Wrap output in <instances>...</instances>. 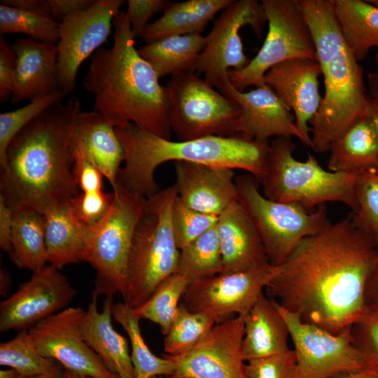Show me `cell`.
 <instances>
[{
    "instance_id": "obj_1",
    "label": "cell",
    "mask_w": 378,
    "mask_h": 378,
    "mask_svg": "<svg viewBox=\"0 0 378 378\" xmlns=\"http://www.w3.org/2000/svg\"><path fill=\"white\" fill-rule=\"evenodd\" d=\"M377 255L378 246L349 215L304 239L265 290L302 322L337 334L363 314Z\"/></svg>"
},
{
    "instance_id": "obj_2",
    "label": "cell",
    "mask_w": 378,
    "mask_h": 378,
    "mask_svg": "<svg viewBox=\"0 0 378 378\" xmlns=\"http://www.w3.org/2000/svg\"><path fill=\"white\" fill-rule=\"evenodd\" d=\"M81 111L76 97L48 108L11 141L0 174V195L13 211L43 214L78 194L73 167L75 129Z\"/></svg>"
},
{
    "instance_id": "obj_3",
    "label": "cell",
    "mask_w": 378,
    "mask_h": 378,
    "mask_svg": "<svg viewBox=\"0 0 378 378\" xmlns=\"http://www.w3.org/2000/svg\"><path fill=\"white\" fill-rule=\"evenodd\" d=\"M113 43L99 48L83 79V88L94 97V108L113 127L134 123L170 139V103L167 86L159 83L152 66L135 48L125 12L113 21Z\"/></svg>"
},
{
    "instance_id": "obj_4",
    "label": "cell",
    "mask_w": 378,
    "mask_h": 378,
    "mask_svg": "<svg viewBox=\"0 0 378 378\" xmlns=\"http://www.w3.org/2000/svg\"><path fill=\"white\" fill-rule=\"evenodd\" d=\"M297 3L313 38L323 76L324 95L309 125L310 147L324 153L350 126L367 116L369 95L363 69L340 31L333 0Z\"/></svg>"
},
{
    "instance_id": "obj_5",
    "label": "cell",
    "mask_w": 378,
    "mask_h": 378,
    "mask_svg": "<svg viewBox=\"0 0 378 378\" xmlns=\"http://www.w3.org/2000/svg\"><path fill=\"white\" fill-rule=\"evenodd\" d=\"M124 152L125 161L116 185L148 198L160 189L156 169L169 162H188L213 167L241 169L259 182L264 175L270 143L243 136H206L189 141L160 137L134 123L115 127Z\"/></svg>"
},
{
    "instance_id": "obj_6",
    "label": "cell",
    "mask_w": 378,
    "mask_h": 378,
    "mask_svg": "<svg viewBox=\"0 0 378 378\" xmlns=\"http://www.w3.org/2000/svg\"><path fill=\"white\" fill-rule=\"evenodd\" d=\"M290 138L276 137L270 143L265 171L258 182L267 198L298 203L309 210L327 202H340L354 212V187L360 173H340L325 169L312 154L304 161L295 158Z\"/></svg>"
},
{
    "instance_id": "obj_7",
    "label": "cell",
    "mask_w": 378,
    "mask_h": 378,
    "mask_svg": "<svg viewBox=\"0 0 378 378\" xmlns=\"http://www.w3.org/2000/svg\"><path fill=\"white\" fill-rule=\"evenodd\" d=\"M178 192L175 184L146 198L133 237L123 302L136 308L166 278L178 273L180 250L174 236L172 214Z\"/></svg>"
},
{
    "instance_id": "obj_8",
    "label": "cell",
    "mask_w": 378,
    "mask_h": 378,
    "mask_svg": "<svg viewBox=\"0 0 378 378\" xmlns=\"http://www.w3.org/2000/svg\"><path fill=\"white\" fill-rule=\"evenodd\" d=\"M102 220L88 228L84 261L95 270L92 296L125 294L130 248L146 198L117 184Z\"/></svg>"
},
{
    "instance_id": "obj_9",
    "label": "cell",
    "mask_w": 378,
    "mask_h": 378,
    "mask_svg": "<svg viewBox=\"0 0 378 378\" xmlns=\"http://www.w3.org/2000/svg\"><path fill=\"white\" fill-rule=\"evenodd\" d=\"M235 183L237 201L251 218L274 266H280L304 239L330 222L325 204L309 210L298 203L271 200L248 173L237 176Z\"/></svg>"
},
{
    "instance_id": "obj_10",
    "label": "cell",
    "mask_w": 378,
    "mask_h": 378,
    "mask_svg": "<svg viewBox=\"0 0 378 378\" xmlns=\"http://www.w3.org/2000/svg\"><path fill=\"white\" fill-rule=\"evenodd\" d=\"M166 86L172 130L179 141L211 136H243L242 111L239 105L195 72L174 75Z\"/></svg>"
},
{
    "instance_id": "obj_11",
    "label": "cell",
    "mask_w": 378,
    "mask_h": 378,
    "mask_svg": "<svg viewBox=\"0 0 378 378\" xmlns=\"http://www.w3.org/2000/svg\"><path fill=\"white\" fill-rule=\"evenodd\" d=\"M268 31L262 46L248 64L229 70L228 78L237 90L259 87L265 74L275 65L295 58L316 60L313 38L297 0H262Z\"/></svg>"
},
{
    "instance_id": "obj_12",
    "label": "cell",
    "mask_w": 378,
    "mask_h": 378,
    "mask_svg": "<svg viewBox=\"0 0 378 378\" xmlns=\"http://www.w3.org/2000/svg\"><path fill=\"white\" fill-rule=\"evenodd\" d=\"M267 22L261 2L233 0L222 10L206 36L194 71L203 74L204 79L219 90L229 80V70H241L250 62L244 51L240 29L249 25L260 38Z\"/></svg>"
},
{
    "instance_id": "obj_13",
    "label": "cell",
    "mask_w": 378,
    "mask_h": 378,
    "mask_svg": "<svg viewBox=\"0 0 378 378\" xmlns=\"http://www.w3.org/2000/svg\"><path fill=\"white\" fill-rule=\"evenodd\" d=\"M276 304L293 344L295 378H331L341 372L367 369L363 356L354 343L351 326L333 334L302 322L298 315Z\"/></svg>"
},
{
    "instance_id": "obj_14",
    "label": "cell",
    "mask_w": 378,
    "mask_h": 378,
    "mask_svg": "<svg viewBox=\"0 0 378 378\" xmlns=\"http://www.w3.org/2000/svg\"><path fill=\"white\" fill-rule=\"evenodd\" d=\"M279 271V266L268 262L197 280L188 284L181 303L192 312L209 316L216 323L244 316Z\"/></svg>"
},
{
    "instance_id": "obj_15",
    "label": "cell",
    "mask_w": 378,
    "mask_h": 378,
    "mask_svg": "<svg viewBox=\"0 0 378 378\" xmlns=\"http://www.w3.org/2000/svg\"><path fill=\"white\" fill-rule=\"evenodd\" d=\"M123 0H97L89 8L59 22L57 66L59 90L66 95L76 87L79 67L104 43Z\"/></svg>"
},
{
    "instance_id": "obj_16",
    "label": "cell",
    "mask_w": 378,
    "mask_h": 378,
    "mask_svg": "<svg viewBox=\"0 0 378 378\" xmlns=\"http://www.w3.org/2000/svg\"><path fill=\"white\" fill-rule=\"evenodd\" d=\"M85 311L67 307L30 328L29 333L38 351L66 370L92 378H119L85 341L80 323Z\"/></svg>"
},
{
    "instance_id": "obj_17",
    "label": "cell",
    "mask_w": 378,
    "mask_h": 378,
    "mask_svg": "<svg viewBox=\"0 0 378 378\" xmlns=\"http://www.w3.org/2000/svg\"><path fill=\"white\" fill-rule=\"evenodd\" d=\"M244 316L216 323L190 350L170 356L175 364L172 378H247L241 352Z\"/></svg>"
},
{
    "instance_id": "obj_18",
    "label": "cell",
    "mask_w": 378,
    "mask_h": 378,
    "mask_svg": "<svg viewBox=\"0 0 378 378\" xmlns=\"http://www.w3.org/2000/svg\"><path fill=\"white\" fill-rule=\"evenodd\" d=\"M76 295V289L59 269L45 266L1 302L0 332L29 330L65 309Z\"/></svg>"
},
{
    "instance_id": "obj_19",
    "label": "cell",
    "mask_w": 378,
    "mask_h": 378,
    "mask_svg": "<svg viewBox=\"0 0 378 378\" xmlns=\"http://www.w3.org/2000/svg\"><path fill=\"white\" fill-rule=\"evenodd\" d=\"M321 75L317 60L295 58L272 67L263 78V83L291 110L304 144L309 147L312 144L309 123L322 101L318 80Z\"/></svg>"
},
{
    "instance_id": "obj_20",
    "label": "cell",
    "mask_w": 378,
    "mask_h": 378,
    "mask_svg": "<svg viewBox=\"0 0 378 378\" xmlns=\"http://www.w3.org/2000/svg\"><path fill=\"white\" fill-rule=\"evenodd\" d=\"M218 91L241 109L244 138L269 143L272 137L295 136L304 144L294 114L270 87L264 84L248 92L239 91L229 80Z\"/></svg>"
},
{
    "instance_id": "obj_21",
    "label": "cell",
    "mask_w": 378,
    "mask_h": 378,
    "mask_svg": "<svg viewBox=\"0 0 378 378\" xmlns=\"http://www.w3.org/2000/svg\"><path fill=\"white\" fill-rule=\"evenodd\" d=\"M178 199L188 207L219 216L237 201L234 170L188 162H174Z\"/></svg>"
},
{
    "instance_id": "obj_22",
    "label": "cell",
    "mask_w": 378,
    "mask_h": 378,
    "mask_svg": "<svg viewBox=\"0 0 378 378\" xmlns=\"http://www.w3.org/2000/svg\"><path fill=\"white\" fill-rule=\"evenodd\" d=\"M16 55V71L11 103L32 101L59 90L57 46L29 37L12 44Z\"/></svg>"
},
{
    "instance_id": "obj_23",
    "label": "cell",
    "mask_w": 378,
    "mask_h": 378,
    "mask_svg": "<svg viewBox=\"0 0 378 378\" xmlns=\"http://www.w3.org/2000/svg\"><path fill=\"white\" fill-rule=\"evenodd\" d=\"M216 228L222 255L221 273L244 271L269 262L255 226L238 201L218 216Z\"/></svg>"
},
{
    "instance_id": "obj_24",
    "label": "cell",
    "mask_w": 378,
    "mask_h": 378,
    "mask_svg": "<svg viewBox=\"0 0 378 378\" xmlns=\"http://www.w3.org/2000/svg\"><path fill=\"white\" fill-rule=\"evenodd\" d=\"M113 297H105L101 311L92 296L83 316L80 328L90 347L119 378H135L127 339L112 324Z\"/></svg>"
},
{
    "instance_id": "obj_25",
    "label": "cell",
    "mask_w": 378,
    "mask_h": 378,
    "mask_svg": "<svg viewBox=\"0 0 378 378\" xmlns=\"http://www.w3.org/2000/svg\"><path fill=\"white\" fill-rule=\"evenodd\" d=\"M75 150L80 152L116 187L117 176L125 152L115 127L106 122L99 113L80 111L76 119Z\"/></svg>"
},
{
    "instance_id": "obj_26",
    "label": "cell",
    "mask_w": 378,
    "mask_h": 378,
    "mask_svg": "<svg viewBox=\"0 0 378 378\" xmlns=\"http://www.w3.org/2000/svg\"><path fill=\"white\" fill-rule=\"evenodd\" d=\"M244 323L241 352L246 362L290 349L287 323L276 302L264 293L244 316Z\"/></svg>"
},
{
    "instance_id": "obj_27",
    "label": "cell",
    "mask_w": 378,
    "mask_h": 378,
    "mask_svg": "<svg viewBox=\"0 0 378 378\" xmlns=\"http://www.w3.org/2000/svg\"><path fill=\"white\" fill-rule=\"evenodd\" d=\"M47 262L58 269L84 261L88 228L74 215L69 200L43 213Z\"/></svg>"
},
{
    "instance_id": "obj_28",
    "label": "cell",
    "mask_w": 378,
    "mask_h": 378,
    "mask_svg": "<svg viewBox=\"0 0 378 378\" xmlns=\"http://www.w3.org/2000/svg\"><path fill=\"white\" fill-rule=\"evenodd\" d=\"M232 1H167L161 17L149 24L141 37L148 43L169 36L201 34L215 15Z\"/></svg>"
},
{
    "instance_id": "obj_29",
    "label": "cell",
    "mask_w": 378,
    "mask_h": 378,
    "mask_svg": "<svg viewBox=\"0 0 378 378\" xmlns=\"http://www.w3.org/2000/svg\"><path fill=\"white\" fill-rule=\"evenodd\" d=\"M328 169L340 173H360L378 169V134L365 116L350 126L331 145Z\"/></svg>"
},
{
    "instance_id": "obj_30",
    "label": "cell",
    "mask_w": 378,
    "mask_h": 378,
    "mask_svg": "<svg viewBox=\"0 0 378 378\" xmlns=\"http://www.w3.org/2000/svg\"><path fill=\"white\" fill-rule=\"evenodd\" d=\"M343 38L357 60L378 48V6L370 1L333 0Z\"/></svg>"
},
{
    "instance_id": "obj_31",
    "label": "cell",
    "mask_w": 378,
    "mask_h": 378,
    "mask_svg": "<svg viewBox=\"0 0 378 378\" xmlns=\"http://www.w3.org/2000/svg\"><path fill=\"white\" fill-rule=\"evenodd\" d=\"M206 43L202 34L169 36L146 43L138 50L159 78L192 71ZM195 72V71H194Z\"/></svg>"
},
{
    "instance_id": "obj_32",
    "label": "cell",
    "mask_w": 378,
    "mask_h": 378,
    "mask_svg": "<svg viewBox=\"0 0 378 378\" xmlns=\"http://www.w3.org/2000/svg\"><path fill=\"white\" fill-rule=\"evenodd\" d=\"M11 246L10 260L19 268L35 272L46 266L47 257L43 214L30 209L13 211Z\"/></svg>"
},
{
    "instance_id": "obj_33",
    "label": "cell",
    "mask_w": 378,
    "mask_h": 378,
    "mask_svg": "<svg viewBox=\"0 0 378 378\" xmlns=\"http://www.w3.org/2000/svg\"><path fill=\"white\" fill-rule=\"evenodd\" d=\"M112 314L129 337L135 378L172 376L175 372L174 361L165 354L159 357L150 350L141 334L139 325L141 318L134 309L124 302H119L113 304Z\"/></svg>"
},
{
    "instance_id": "obj_34",
    "label": "cell",
    "mask_w": 378,
    "mask_h": 378,
    "mask_svg": "<svg viewBox=\"0 0 378 378\" xmlns=\"http://www.w3.org/2000/svg\"><path fill=\"white\" fill-rule=\"evenodd\" d=\"M222 255L216 226L180 251L178 273L189 284L221 273Z\"/></svg>"
},
{
    "instance_id": "obj_35",
    "label": "cell",
    "mask_w": 378,
    "mask_h": 378,
    "mask_svg": "<svg viewBox=\"0 0 378 378\" xmlns=\"http://www.w3.org/2000/svg\"><path fill=\"white\" fill-rule=\"evenodd\" d=\"M189 283L181 274L175 273L163 280L148 300L134 311L142 319L159 326L163 335L168 332L180 302Z\"/></svg>"
},
{
    "instance_id": "obj_36",
    "label": "cell",
    "mask_w": 378,
    "mask_h": 378,
    "mask_svg": "<svg viewBox=\"0 0 378 378\" xmlns=\"http://www.w3.org/2000/svg\"><path fill=\"white\" fill-rule=\"evenodd\" d=\"M0 365L15 369L20 376H33L60 370L56 360L41 354L28 330L0 344Z\"/></svg>"
},
{
    "instance_id": "obj_37",
    "label": "cell",
    "mask_w": 378,
    "mask_h": 378,
    "mask_svg": "<svg viewBox=\"0 0 378 378\" xmlns=\"http://www.w3.org/2000/svg\"><path fill=\"white\" fill-rule=\"evenodd\" d=\"M216 324L209 316L187 309L180 304L169 329L164 335L166 354L178 356L195 346Z\"/></svg>"
},
{
    "instance_id": "obj_38",
    "label": "cell",
    "mask_w": 378,
    "mask_h": 378,
    "mask_svg": "<svg viewBox=\"0 0 378 378\" xmlns=\"http://www.w3.org/2000/svg\"><path fill=\"white\" fill-rule=\"evenodd\" d=\"M354 192L356 209L349 214L351 221L378 246V169L361 172Z\"/></svg>"
},
{
    "instance_id": "obj_39",
    "label": "cell",
    "mask_w": 378,
    "mask_h": 378,
    "mask_svg": "<svg viewBox=\"0 0 378 378\" xmlns=\"http://www.w3.org/2000/svg\"><path fill=\"white\" fill-rule=\"evenodd\" d=\"M59 22L34 13L0 4V34H23L34 40L56 43Z\"/></svg>"
},
{
    "instance_id": "obj_40",
    "label": "cell",
    "mask_w": 378,
    "mask_h": 378,
    "mask_svg": "<svg viewBox=\"0 0 378 378\" xmlns=\"http://www.w3.org/2000/svg\"><path fill=\"white\" fill-rule=\"evenodd\" d=\"M65 96L63 92L57 90L30 101L18 109L0 114V169L5 166L8 148L18 133L41 113L61 102Z\"/></svg>"
},
{
    "instance_id": "obj_41",
    "label": "cell",
    "mask_w": 378,
    "mask_h": 378,
    "mask_svg": "<svg viewBox=\"0 0 378 378\" xmlns=\"http://www.w3.org/2000/svg\"><path fill=\"white\" fill-rule=\"evenodd\" d=\"M218 216L203 214L186 206L177 197L172 214L174 236L181 251L215 227Z\"/></svg>"
},
{
    "instance_id": "obj_42",
    "label": "cell",
    "mask_w": 378,
    "mask_h": 378,
    "mask_svg": "<svg viewBox=\"0 0 378 378\" xmlns=\"http://www.w3.org/2000/svg\"><path fill=\"white\" fill-rule=\"evenodd\" d=\"M356 347L363 356L367 369L378 374V300L365 305L361 316L351 326Z\"/></svg>"
},
{
    "instance_id": "obj_43",
    "label": "cell",
    "mask_w": 378,
    "mask_h": 378,
    "mask_svg": "<svg viewBox=\"0 0 378 378\" xmlns=\"http://www.w3.org/2000/svg\"><path fill=\"white\" fill-rule=\"evenodd\" d=\"M296 370V356L293 349L246 363L247 378H295Z\"/></svg>"
},
{
    "instance_id": "obj_44",
    "label": "cell",
    "mask_w": 378,
    "mask_h": 378,
    "mask_svg": "<svg viewBox=\"0 0 378 378\" xmlns=\"http://www.w3.org/2000/svg\"><path fill=\"white\" fill-rule=\"evenodd\" d=\"M113 199V192H82L70 199L69 204L76 217L83 225L91 227L105 216Z\"/></svg>"
},
{
    "instance_id": "obj_45",
    "label": "cell",
    "mask_w": 378,
    "mask_h": 378,
    "mask_svg": "<svg viewBox=\"0 0 378 378\" xmlns=\"http://www.w3.org/2000/svg\"><path fill=\"white\" fill-rule=\"evenodd\" d=\"M165 0H128L126 14L134 38L139 36L149 24L148 20L163 10Z\"/></svg>"
},
{
    "instance_id": "obj_46",
    "label": "cell",
    "mask_w": 378,
    "mask_h": 378,
    "mask_svg": "<svg viewBox=\"0 0 378 378\" xmlns=\"http://www.w3.org/2000/svg\"><path fill=\"white\" fill-rule=\"evenodd\" d=\"M73 172L76 182L83 192L102 190L103 174L94 163L76 150Z\"/></svg>"
},
{
    "instance_id": "obj_47",
    "label": "cell",
    "mask_w": 378,
    "mask_h": 378,
    "mask_svg": "<svg viewBox=\"0 0 378 378\" xmlns=\"http://www.w3.org/2000/svg\"><path fill=\"white\" fill-rule=\"evenodd\" d=\"M16 55L4 36H0V101L12 95L15 81Z\"/></svg>"
},
{
    "instance_id": "obj_48",
    "label": "cell",
    "mask_w": 378,
    "mask_h": 378,
    "mask_svg": "<svg viewBox=\"0 0 378 378\" xmlns=\"http://www.w3.org/2000/svg\"><path fill=\"white\" fill-rule=\"evenodd\" d=\"M54 20L61 22L67 17L86 10L97 0H48Z\"/></svg>"
},
{
    "instance_id": "obj_49",
    "label": "cell",
    "mask_w": 378,
    "mask_h": 378,
    "mask_svg": "<svg viewBox=\"0 0 378 378\" xmlns=\"http://www.w3.org/2000/svg\"><path fill=\"white\" fill-rule=\"evenodd\" d=\"M13 211L6 204L4 198L0 195V247L5 251H11V233Z\"/></svg>"
},
{
    "instance_id": "obj_50",
    "label": "cell",
    "mask_w": 378,
    "mask_h": 378,
    "mask_svg": "<svg viewBox=\"0 0 378 378\" xmlns=\"http://www.w3.org/2000/svg\"><path fill=\"white\" fill-rule=\"evenodd\" d=\"M0 3L53 20L48 0H1Z\"/></svg>"
},
{
    "instance_id": "obj_51",
    "label": "cell",
    "mask_w": 378,
    "mask_h": 378,
    "mask_svg": "<svg viewBox=\"0 0 378 378\" xmlns=\"http://www.w3.org/2000/svg\"><path fill=\"white\" fill-rule=\"evenodd\" d=\"M367 84L369 97L378 102V51L375 56V69L368 74Z\"/></svg>"
},
{
    "instance_id": "obj_52",
    "label": "cell",
    "mask_w": 378,
    "mask_h": 378,
    "mask_svg": "<svg viewBox=\"0 0 378 378\" xmlns=\"http://www.w3.org/2000/svg\"><path fill=\"white\" fill-rule=\"evenodd\" d=\"M331 378H378V374L369 370H363L341 372Z\"/></svg>"
},
{
    "instance_id": "obj_53",
    "label": "cell",
    "mask_w": 378,
    "mask_h": 378,
    "mask_svg": "<svg viewBox=\"0 0 378 378\" xmlns=\"http://www.w3.org/2000/svg\"><path fill=\"white\" fill-rule=\"evenodd\" d=\"M372 289L378 291V255L368 278L365 293Z\"/></svg>"
},
{
    "instance_id": "obj_54",
    "label": "cell",
    "mask_w": 378,
    "mask_h": 378,
    "mask_svg": "<svg viewBox=\"0 0 378 378\" xmlns=\"http://www.w3.org/2000/svg\"><path fill=\"white\" fill-rule=\"evenodd\" d=\"M367 115L372 121L378 134V102L368 98Z\"/></svg>"
},
{
    "instance_id": "obj_55",
    "label": "cell",
    "mask_w": 378,
    "mask_h": 378,
    "mask_svg": "<svg viewBox=\"0 0 378 378\" xmlns=\"http://www.w3.org/2000/svg\"><path fill=\"white\" fill-rule=\"evenodd\" d=\"M10 276L9 273L3 267L0 269V293L6 295L10 286Z\"/></svg>"
},
{
    "instance_id": "obj_56",
    "label": "cell",
    "mask_w": 378,
    "mask_h": 378,
    "mask_svg": "<svg viewBox=\"0 0 378 378\" xmlns=\"http://www.w3.org/2000/svg\"><path fill=\"white\" fill-rule=\"evenodd\" d=\"M62 372L63 371H62V370L60 369L50 373L33 376H20L18 378H62Z\"/></svg>"
},
{
    "instance_id": "obj_57",
    "label": "cell",
    "mask_w": 378,
    "mask_h": 378,
    "mask_svg": "<svg viewBox=\"0 0 378 378\" xmlns=\"http://www.w3.org/2000/svg\"><path fill=\"white\" fill-rule=\"evenodd\" d=\"M20 376V374L11 368L10 369L1 370L0 371V378H18Z\"/></svg>"
},
{
    "instance_id": "obj_58",
    "label": "cell",
    "mask_w": 378,
    "mask_h": 378,
    "mask_svg": "<svg viewBox=\"0 0 378 378\" xmlns=\"http://www.w3.org/2000/svg\"><path fill=\"white\" fill-rule=\"evenodd\" d=\"M62 378H92L91 377L82 374L78 372H75L71 370H66L62 372Z\"/></svg>"
},
{
    "instance_id": "obj_59",
    "label": "cell",
    "mask_w": 378,
    "mask_h": 378,
    "mask_svg": "<svg viewBox=\"0 0 378 378\" xmlns=\"http://www.w3.org/2000/svg\"><path fill=\"white\" fill-rule=\"evenodd\" d=\"M371 3L378 6V0H375V1H370Z\"/></svg>"
},
{
    "instance_id": "obj_60",
    "label": "cell",
    "mask_w": 378,
    "mask_h": 378,
    "mask_svg": "<svg viewBox=\"0 0 378 378\" xmlns=\"http://www.w3.org/2000/svg\"><path fill=\"white\" fill-rule=\"evenodd\" d=\"M153 378H172V377H162L159 376V377H153Z\"/></svg>"
}]
</instances>
